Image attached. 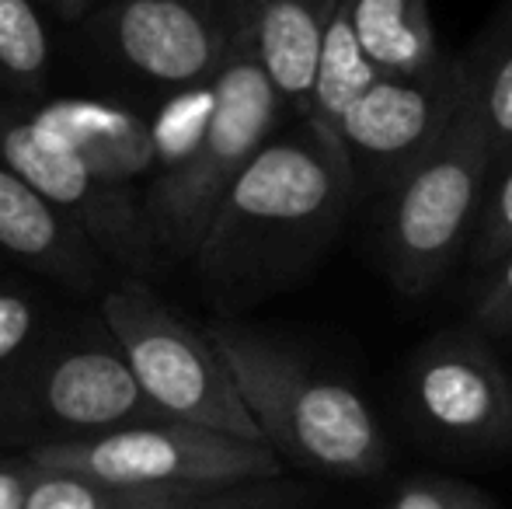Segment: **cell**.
Instances as JSON below:
<instances>
[{
    "label": "cell",
    "instance_id": "484cf974",
    "mask_svg": "<svg viewBox=\"0 0 512 509\" xmlns=\"http://www.w3.org/2000/svg\"><path fill=\"white\" fill-rule=\"evenodd\" d=\"M32 482V464H0V509H21Z\"/></svg>",
    "mask_w": 512,
    "mask_h": 509
},
{
    "label": "cell",
    "instance_id": "8fae6325",
    "mask_svg": "<svg viewBox=\"0 0 512 509\" xmlns=\"http://www.w3.org/2000/svg\"><path fill=\"white\" fill-rule=\"evenodd\" d=\"M21 398L49 426L67 429V440L164 419L133 381L122 356L102 346L67 349L42 360L28 374Z\"/></svg>",
    "mask_w": 512,
    "mask_h": 509
},
{
    "label": "cell",
    "instance_id": "4316f807",
    "mask_svg": "<svg viewBox=\"0 0 512 509\" xmlns=\"http://www.w3.org/2000/svg\"><path fill=\"white\" fill-rule=\"evenodd\" d=\"M39 4L49 18L63 21V25H77V21H88L108 0H39Z\"/></svg>",
    "mask_w": 512,
    "mask_h": 509
},
{
    "label": "cell",
    "instance_id": "52a82bcc",
    "mask_svg": "<svg viewBox=\"0 0 512 509\" xmlns=\"http://www.w3.org/2000/svg\"><path fill=\"white\" fill-rule=\"evenodd\" d=\"M471 95L467 56L443 53L418 74H380L338 123V150L359 189L384 192L422 161Z\"/></svg>",
    "mask_w": 512,
    "mask_h": 509
},
{
    "label": "cell",
    "instance_id": "30bf717a",
    "mask_svg": "<svg viewBox=\"0 0 512 509\" xmlns=\"http://www.w3.org/2000/svg\"><path fill=\"white\" fill-rule=\"evenodd\" d=\"M88 21L115 63L168 91L213 81L241 28L209 0H108Z\"/></svg>",
    "mask_w": 512,
    "mask_h": 509
},
{
    "label": "cell",
    "instance_id": "d6986e66",
    "mask_svg": "<svg viewBox=\"0 0 512 509\" xmlns=\"http://www.w3.org/2000/svg\"><path fill=\"white\" fill-rule=\"evenodd\" d=\"M189 492L178 489H129L108 485L74 471H42L32 468V482L21 509H154Z\"/></svg>",
    "mask_w": 512,
    "mask_h": 509
},
{
    "label": "cell",
    "instance_id": "ac0fdd59",
    "mask_svg": "<svg viewBox=\"0 0 512 509\" xmlns=\"http://www.w3.org/2000/svg\"><path fill=\"white\" fill-rule=\"evenodd\" d=\"M53 42L39 0H0V88L35 95L46 88Z\"/></svg>",
    "mask_w": 512,
    "mask_h": 509
},
{
    "label": "cell",
    "instance_id": "83f0119b",
    "mask_svg": "<svg viewBox=\"0 0 512 509\" xmlns=\"http://www.w3.org/2000/svg\"><path fill=\"white\" fill-rule=\"evenodd\" d=\"M213 7H220L223 14H230V18H237V21H244V14L251 11V7L258 4V0H209Z\"/></svg>",
    "mask_w": 512,
    "mask_h": 509
},
{
    "label": "cell",
    "instance_id": "6da1fadb",
    "mask_svg": "<svg viewBox=\"0 0 512 509\" xmlns=\"http://www.w3.org/2000/svg\"><path fill=\"white\" fill-rule=\"evenodd\" d=\"M356 182L342 150L300 123L276 133L209 217L192 262L216 293L251 300L293 283L342 227Z\"/></svg>",
    "mask_w": 512,
    "mask_h": 509
},
{
    "label": "cell",
    "instance_id": "cb8c5ba5",
    "mask_svg": "<svg viewBox=\"0 0 512 509\" xmlns=\"http://www.w3.org/2000/svg\"><path fill=\"white\" fill-rule=\"evenodd\" d=\"M387 509H495V503L478 485L436 475H415L394 489Z\"/></svg>",
    "mask_w": 512,
    "mask_h": 509
},
{
    "label": "cell",
    "instance_id": "ffe728a7",
    "mask_svg": "<svg viewBox=\"0 0 512 509\" xmlns=\"http://www.w3.org/2000/svg\"><path fill=\"white\" fill-rule=\"evenodd\" d=\"M209 109H213V81L203 88L175 91V98L168 102V109L157 116V123L150 126V143H154V164L171 168L178 164L196 140L203 136Z\"/></svg>",
    "mask_w": 512,
    "mask_h": 509
},
{
    "label": "cell",
    "instance_id": "603a6c76",
    "mask_svg": "<svg viewBox=\"0 0 512 509\" xmlns=\"http://www.w3.org/2000/svg\"><path fill=\"white\" fill-rule=\"evenodd\" d=\"M471 328L485 339L512 335V248L481 269L471 300Z\"/></svg>",
    "mask_w": 512,
    "mask_h": 509
},
{
    "label": "cell",
    "instance_id": "44dd1931",
    "mask_svg": "<svg viewBox=\"0 0 512 509\" xmlns=\"http://www.w3.org/2000/svg\"><path fill=\"white\" fill-rule=\"evenodd\" d=\"M314 492L307 485L286 482L279 478H262V482L227 485V489H203L178 496L171 503H161L154 509H307Z\"/></svg>",
    "mask_w": 512,
    "mask_h": 509
},
{
    "label": "cell",
    "instance_id": "7c38bea8",
    "mask_svg": "<svg viewBox=\"0 0 512 509\" xmlns=\"http://www.w3.org/2000/svg\"><path fill=\"white\" fill-rule=\"evenodd\" d=\"M338 0H258L241 21V39L265 81L272 84L283 112L304 123L314 91L324 28Z\"/></svg>",
    "mask_w": 512,
    "mask_h": 509
},
{
    "label": "cell",
    "instance_id": "5bb4252c",
    "mask_svg": "<svg viewBox=\"0 0 512 509\" xmlns=\"http://www.w3.org/2000/svg\"><path fill=\"white\" fill-rule=\"evenodd\" d=\"M349 21L380 74H418L443 56L429 0H349Z\"/></svg>",
    "mask_w": 512,
    "mask_h": 509
},
{
    "label": "cell",
    "instance_id": "e0dca14e",
    "mask_svg": "<svg viewBox=\"0 0 512 509\" xmlns=\"http://www.w3.org/2000/svg\"><path fill=\"white\" fill-rule=\"evenodd\" d=\"M464 56L471 70V105L488 133L495 168L512 157V0Z\"/></svg>",
    "mask_w": 512,
    "mask_h": 509
},
{
    "label": "cell",
    "instance_id": "7a4b0ae2",
    "mask_svg": "<svg viewBox=\"0 0 512 509\" xmlns=\"http://www.w3.org/2000/svg\"><path fill=\"white\" fill-rule=\"evenodd\" d=\"M206 335L279 461L328 478H373L387 468V433L352 384L321 374L255 328L213 321Z\"/></svg>",
    "mask_w": 512,
    "mask_h": 509
},
{
    "label": "cell",
    "instance_id": "ba28073f",
    "mask_svg": "<svg viewBox=\"0 0 512 509\" xmlns=\"http://www.w3.org/2000/svg\"><path fill=\"white\" fill-rule=\"evenodd\" d=\"M405 408L439 447L471 454L512 447V377L474 328H446L411 353Z\"/></svg>",
    "mask_w": 512,
    "mask_h": 509
},
{
    "label": "cell",
    "instance_id": "2e32d148",
    "mask_svg": "<svg viewBox=\"0 0 512 509\" xmlns=\"http://www.w3.org/2000/svg\"><path fill=\"white\" fill-rule=\"evenodd\" d=\"M377 77H380V70L370 63V56L363 53L356 32H352L349 0H338L328 18V28H324L314 91H310L304 123L314 129L321 140L338 147V136H335L338 123H342V116L352 109V102H356Z\"/></svg>",
    "mask_w": 512,
    "mask_h": 509
},
{
    "label": "cell",
    "instance_id": "9a60e30c",
    "mask_svg": "<svg viewBox=\"0 0 512 509\" xmlns=\"http://www.w3.org/2000/svg\"><path fill=\"white\" fill-rule=\"evenodd\" d=\"M39 119L53 126L105 182L126 185V175L154 164L150 129L122 112L102 105H56Z\"/></svg>",
    "mask_w": 512,
    "mask_h": 509
},
{
    "label": "cell",
    "instance_id": "277c9868",
    "mask_svg": "<svg viewBox=\"0 0 512 509\" xmlns=\"http://www.w3.org/2000/svg\"><path fill=\"white\" fill-rule=\"evenodd\" d=\"M283 119L272 84L248 53L241 28L213 77V109L196 147L164 168L140 203L150 241L171 255H192L209 217L251 157L276 136Z\"/></svg>",
    "mask_w": 512,
    "mask_h": 509
},
{
    "label": "cell",
    "instance_id": "3957f363",
    "mask_svg": "<svg viewBox=\"0 0 512 509\" xmlns=\"http://www.w3.org/2000/svg\"><path fill=\"white\" fill-rule=\"evenodd\" d=\"M488 175L492 147L467 95L443 140L384 189L377 213L380 262L394 290L418 297L446 276L471 245Z\"/></svg>",
    "mask_w": 512,
    "mask_h": 509
},
{
    "label": "cell",
    "instance_id": "8992f818",
    "mask_svg": "<svg viewBox=\"0 0 512 509\" xmlns=\"http://www.w3.org/2000/svg\"><path fill=\"white\" fill-rule=\"evenodd\" d=\"M32 468L74 471L129 489L203 492L283 475V461L265 443H248L189 422L161 419L81 440H49L28 450Z\"/></svg>",
    "mask_w": 512,
    "mask_h": 509
},
{
    "label": "cell",
    "instance_id": "9c48e42d",
    "mask_svg": "<svg viewBox=\"0 0 512 509\" xmlns=\"http://www.w3.org/2000/svg\"><path fill=\"white\" fill-rule=\"evenodd\" d=\"M0 164L18 175L35 196L60 210L91 245L140 265L150 248L140 203L126 185L105 182L91 164L39 116L0 105Z\"/></svg>",
    "mask_w": 512,
    "mask_h": 509
},
{
    "label": "cell",
    "instance_id": "d4e9b609",
    "mask_svg": "<svg viewBox=\"0 0 512 509\" xmlns=\"http://www.w3.org/2000/svg\"><path fill=\"white\" fill-rule=\"evenodd\" d=\"M39 328V304L28 293L0 290V367L32 342Z\"/></svg>",
    "mask_w": 512,
    "mask_h": 509
},
{
    "label": "cell",
    "instance_id": "7402d4cb",
    "mask_svg": "<svg viewBox=\"0 0 512 509\" xmlns=\"http://www.w3.org/2000/svg\"><path fill=\"white\" fill-rule=\"evenodd\" d=\"M471 262L485 269L502 252L512 248V157L495 164L485 185V199H481L478 224L471 234Z\"/></svg>",
    "mask_w": 512,
    "mask_h": 509
},
{
    "label": "cell",
    "instance_id": "5b68a950",
    "mask_svg": "<svg viewBox=\"0 0 512 509\" xmlns=\"http://www.w3.org/2000/svg\"><path fill=\"white\" fill-rule=\"evenodd\" d=\"M115 353L164 419L262 443L227 363L206 332L185 325L143 283H122L102 300Z\"/></svg>",
    "mask_w": 512,
    "mask_h": 509
},
{
    "label": "cell",
    "instance_id": "4fadbf2b",
    "mask_svg": "<svg viewBox=\"0 0 512 509\" xmlns=\"http://www.w3.org/2000/svg\"><path fill=\"white\" fill-rule=\"evenodd\" d=\"M0 248L77 286L91 283L98 269L91 252L95 245L4 164H0Z\"/></svg>",
    "mask_w": 512,
    "mask_h": 509
}]
</instances>
